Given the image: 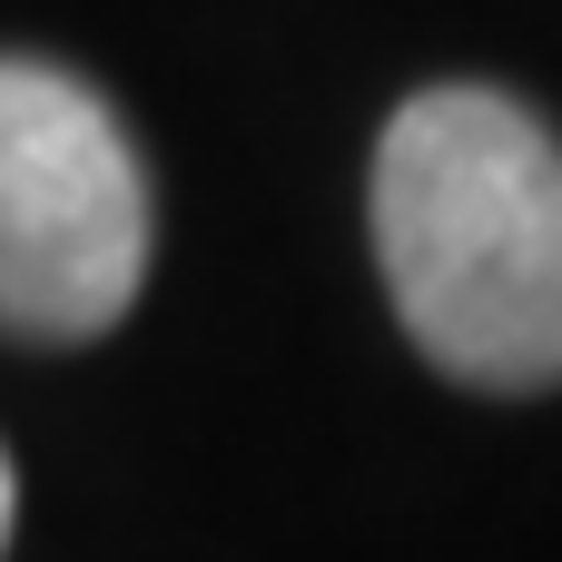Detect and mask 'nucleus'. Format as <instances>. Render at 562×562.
Masks as SVG:
<instances>
[{"label":"nucleus","mask_w":562,"mask_h":562,"mask_svg":"<svg viewBox=\"0 0 562 562\" xmlns=\"http://www.w3.org/2000/svg\"><path fill=\"white\" fill-rule=\"evenodd\" d=\"M148 178L99 89L0 59V336L89 346L138 306Z\"/></svg>","instance_id":"2"},{"label":"nucleus","mask_w":562,"mask_h":562,"mask_svg":"<svg viewBox=\"0 0 562 562\" xmlns=\"http://www.w3.org/2000/svg\"><path fill=\"white\" fill-rule=\"evenodd\" d=\"M10 514H20V484H10V454H0V553H10Z\"/></svg>","instance_id":"3"},{"label":"nucleus","mask_w":562,"mask_h":562,"mask_svg":"<svg viewBox=\"0 0 562 562\" xmlns=\"http://www.w3.org/2000/svg\"><path fill=\"white\" fill-rule=\"evenodd\" d=\"M375 267L474 395L562 385V138L504 89H425L375 138Z\"/></svg>","instance_id":"1"}]
</instances>
